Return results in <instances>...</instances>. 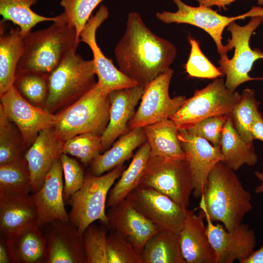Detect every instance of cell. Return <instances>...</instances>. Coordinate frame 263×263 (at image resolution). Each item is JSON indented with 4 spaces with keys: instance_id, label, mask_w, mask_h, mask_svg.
<instances>
[{
    "instance_id": "cell-1",
    "label": "cell",
    "mask_w": 263,
    "mask_h": 263,
    "mask_svg": "<svg viewBox=\"0 0 263 263\" xmlns=\"http://www.w3.org/2000/svg\"><path fill=\"white\" fill-rule=\"evenodd\" d=\"M119 69L145 86L170 69L176 49L154 34L136 12L129 14L124 34L114 49Z\"/></svg>"
},
{
    "instance_id": "cell-2",
    "label": "cell",
    "mask_w": 263,
    "mask_h": 263,
    "mask_svg": "<svg viewBox=\"0 0 263 263\" xmlns=\"http://www.w3.org/2000/svg\"><path fill=\"white\" fill-rule=\"evenodd\" d=\"M251 199L235 171L221 161L208 175L199 207L212 222H220L231 231L242 223L252 208Z\"/></svg>"
},
{
    "instance_id": "cell-3",
    "label": "cell",
    "mask_w": 263,
    "mask_h": 263,
    "mask_svg": "<svg viewBox=\"0 0 263 263\" xmlns=\"http://www.w3.org/2000/svg\"><path fill=\"white\" fill-rule=\"evenodd\" d=\"M79 42L75 28L65 18L46 28L31 31L23 37V51L16 72L34 71L50 74L71 51L76 50Z\"/></svg>"
},
{
    "instance_id": "cell-4",
    "label": "cell",
    "mask_w": 263,
    "mask_h": 263,
    "mask_svg": "<svg viewBox=\"0 0 263 263\" xmlns=\"http://www.w3.org/2000/svg\"><path fill=\"white\" fill-rule=\"evenodd\" d=\"M110 105L109 93L96 84L57 114L53 129L55 138L64 143L83 133L102 136L109 122Z\"/></svg>"
},
{
    "instance_id": "cell-5",
    "label": "cell",
    "mask_w": 263,
    "mask_h": 263,
    "mask_svg": "<svg viewBox=\"0 0 263 263\" xmlns=\"http://www.w3.org/2000/svg\"><path fill=\"white\" fill-rule=\"evenodd\" d=\"M95 75L93 59H84L76 51H71L49 74L48 93L43 109L53 113L73 103L96 84Z\"/></svg>"
},
{
    "instance_id": "cell-6",
    "label": "cell",
    "mask_w": 263,
    "mask_h": 263,
    "mask_svg": "<svg viewBox=\"0 0 263 263\" xmlns=\"http://www.w3.org/2000/svg\"><path fill=\"white\" fill-rule=\"evenodd\" d=\"M124 170L122 164L105 174L87 175L81 188L68 201L71 206L69 221L81 234L95 221L108 225L106 207L108 194Z\"/></svg>"
},
{
    "instance_id": "cell-7",
    "label": "cell",
    "mask_w": 263,
    "mask_h": 263,
    "mask_svg": "<svg viewBox=\"0 0 263 263\" xmlns=\"http://www.w3.org/2000/svg\"><path fill=\"white\" fill-rule=\"evenodd\" d=\"M240 97L238 92L225 87L222 77H218L203 89L196 90L169 119L178 130L188 129L205 119L230 114Z\"/></svg>"
},
{
    "instance_id": "cell-8",
    "label": "cell",
    "mask_w": 263,
    "mask_h": 263,
    "mask_svg": "<svg viewBox=\"0 0 263 263\" xmlns=\"http://www.w3.org/2000/svg\"><path fill=\"white\" fill-rule=\"evenodd\" d=\"M177 7L175 12H157L156 17L166 23H186L204 30L213 39L220 56L218 61L222 66L228 61L227 53L229 50L222 43V34L229 23L237 19H244L246 17L263 16V8L253 6L248 12L236 17H226L220 15L209 7L199 5L193 7L185 3L182 0H173Z\"/></svg>"
},
{
    "instance_id": "cell-9",
    "label": "cell",
    "mask_w": 263,
    "mask_h": 263,
    "mask_svg": "<svg viewBox=\"0 0 263 263\" xmlns=\"http://www.w3.org/2000/svg\"><path fill=\"white\" fill-rule=\"evenodd\" d=\"M138 185L151 187L188 209L192 187L186 159L150 157Z\"/></svg>"
},
{
    "instance_id": "cell-10",
    "label": "cell",
    "mask_w": 263,
    "mask_h": 263,
    "mask_svg": "<svg viewBox=\"0 0 263 263\" xmlns=\"http://www.w3.org/2000/svg\"><path fill=\"white\" fill-rule=\"evenodd\" d=\"M263 21V16L251 17L250 20L245 25L240 26L234 21L227 26V30L231 34L226 46L229 51L234 48L233 57L229 59L219 69L225 76V87L231 91L244 82L254 80H263V77L253 78L249 75L254 62L263 58V52L258 49H252L249 40L253 32Z\"/></svg>"
},
{
    "instance_id": "cell-11",
    "label": "cell",
    "mask_w": 263,
    "mask_h": 263,
    "mask_svg": "<svg viewBox=\"0 0 263 263\" xmlns=\"http://www.w3.org/2000/svg\"><path fill=\"white\" fill-rule=\"evenodd\" d=\"M173 74L170 68L145 86L139 106L129 123L130 130L168 119L182 106L185 96L171 98L169 94Z\"/></svg>"
},
{
    "instance_id": "cell-12",
    "label": "cell",
    "mask_w": 263,
    "mask_h": 263,
    "mask_svg": "<svg viewBox=\"0 0 263 263\" xmlns=\"http://www.w3.org/2000/svg\"><path fill=\"white\" fill-rule=\"evenodd\" d=\"M126 199L160 230L180 233L188 209L168 196L151 187L138 185Z\"/></svg>"
},
{
    "instance_id": "cell-13",
    "label": "cell",
    "mask_w": 263,
    "mask_h": 263,
    "mask_svg": "<svg viewBox=\"0 0 263 263\" xmlns=\"http://www.w3.org/2000/svg\"><path fill=\"white\" fill-rule=\"evenodd\" d=\"M0 108L19 130L27 147L40 131L53 129L57 118V114L31 104L13 86L0 96Z\"/></svg>"
},
{
    "instance_id": "cell-14",
    "label": "cell",
    "mask_w": 263,
    "mask_h": 263,
    "mask_svg": "<svg viewBox=\"0 0 263 263\" xmlns=\"http://www.w3.org/2000/svg\"><path fill=\"white\" fill-rule=\"evenodd\" d=\"M178 137L189 170L192 195L195 198H200L210 171L218 162L224 160L221 149L187 130H178Z\"/></svg>"
},
{
    "instance_id": "cell-15",
    "label": "cell",
    "mask_w": 263,
    "mask_h": 263,
    "mask_svg": "<svg viewBox=\"0 0 263 263\" xmlns=\"http://www.w3.org/2000/svg\"><path fill=\"white\" fill-rule=\"evenodd\" d=\"M204 216L207 223L208 239L215 253L216 263H232L236 260L242 263L254 252L256 237L254 230L248 225L242 223L228 231L219 224L214 225L207 215Z\"/></svg>"
},
{
    "instance_id": "cell-16",
    "label": "cell",
    "mask_w": 263,
    "mask_h": 263,
    "mask_svg": "<svg viewBox=\"0 0 263 263\" xmlns=\"http://www.w3.org/2000/svg\"><path fill=\"white\" fill-rule=\"evenodd\" d=\"M63 169L60 159L48 172L41 188L31 195L37 207V225L41 228L57 221L69 222L64 205Z\"/></svg>"
},
{
    "instance_id": "cell-17",
    "label": "cell",
    "mask_w": 263,
    "mask_h": 263,
    "mask_svg": "<svg viewBox=\"0 0 263 263\" xmlns=\"http://www.w3.org/2000/svg\"><path fill=\"white\" fill-rule=\"evenodd\" d=\"M108 226L125 236L140 257L148 240L160 230L137 211L126 199L110 207Z\"/></svg>"
},
{
    "instance_id": "cell-18",
    "label": "cell",
    "mask_w": 263,
    "mask_h": 263,
    "mask_svg": "<svg viewBox=\"0 0 263 263\" xmlns=\"http://www.w3.org/2000/svg\"><path fill=\"white\" fill-rule=\"evenodd\" d=\"M45 238L47 263H87L83 235L69 222L50 224Z\"/></svg>"
},
{
    "instance_id": "cell-19",
    "label": "cell",
    "mask_w": 263,
    "mask_h": 263,
    "mask_svg": "<svg viewBox=\"0 0 263 263\" xmlns=\"http://www.w3.org/2000/svg\"><path fill=\"white\" fill-rule=\"evenodd\" d=\"M144 88L138 85L109 94L111 104L109 122L101 136L103 151L108 150L117 138L130 131L128 125L135 113V107L141 99Z\"/></svg>"
},
{
    "instance_id": "cell-20",
    "label": "cell",
    "mask_w": 263,
    "mask_h": 263,
    "mask_svg": "<svg viewBox=\"0 0 263 263\" xmlns=\"http://www.w3.org/2000/svg\"><path fill=\"white\" fill-rule=\"evenodd\" d=\"M205 217L188 209L179 233L180 246L186 263H216L215 251L210 243Z\"/></svg>"
},
{
    "instance_id": "cell-21",
    "label": "cell",
    "mask_w": 263,
    "mask_h": 263,
    "mask_svg": "<svg viewBox=\"0 0 263 263\" xmlns=\"http://www.w3.org/2000/svg\"><path fill=\"white\" fill-rule=\"evenodd\" d=\"M63 142L55 138L53 129L39 132L26 151L25 158L30 173L31 191L35 193L42 186L54 162L63 153Z\"/></svg>"
},
{
    "instance_id": "cell-22",
    "label": "cell",
    "mask_w": 263,
    "mask_h": 263,
    "mask_svg": "<svg viewBox=\"0 0 263 263\" xmlns=\"http://www.w3.org/2000/svg\"><path fill=\"white\" fill-rule=\"evenodd\" d=\"M37 209L31 196L0 194V237L10 238L37 225Z\"/></svg>"
},
{
    "instance_id": "cell-23",
    "label": "cell",
    "mask_w": 263,
    "mask_h": 263,
    "mask_svg": "<svg viewBox=\"0 0 263 263\" xmlns=\"http://www.w3.org/2000/svg\"><path fill=\"white\" fill-rule=\"evenodd\" d=\"M0 24V96L13 86L18 63L23 51V37L17 26Z\"/></svg>"
},
{
    "instance_id": "cell-24",
    "label": "cell",
    "mask_w": 263,
    "mask_h": 263,
    "mask_svg": "<svg viewBox=\"0 0 263 263\" xmlns=\"http://www.w3.org/2000/svg\"><path fill=\"white\" fill-rule=\"evenodd\" d=\"M37 225L29 227L3 240L8 248L11 262L19 263H46L47 242Z\"/></svg>"
},
{
    "instance_id": "cell-25",
    "label": "cell",
    "mask_w": 263,
    "mask_h": 263,
    "mask_svg": "<svg viewBox=\"0 0 263 263\" xmlns=\"http://www.w3.org/2000/svg\"><path fill=\"white\" fill-rule=\"evenodd\" d=\"M119 138L112 147L93 160L92 174L101 175L123 164L133 156L135 149L147 141L143 127L131 130Z\"/></svg>"
},
{
    "instance_id": "cell-26",
    "label": "cell",
    "mask_w": 263,
    "mask_h": 263,
    "mask_svg": "<svg viewBox=\"0 0 263 263\" xmlns=\"http://www.w3.org/2000/svg\"><path fill=\"white\" fill-rule=\"evenodd\" d=\"M150 148V157L186 159L178 137V129L169 119L143 127Z\"/></svg>"
},
{
    "instance_id": "cell-27",
    "label": "cell",
    "mask_w": 263,
    "mask_h": 263,
    "mask_svg": "<svg viewBox=\"0 0 263 263\" xmlns=\"http://www.w3.org/2000/svg\"><path fill=\"white\" fill-rule=\"evenodd\" d=\"M220 149L223 162L235 171L244 165L254 166L258 162L253 143L249 144L241 137L233 125L230 114L223 129Z\"/></svg>"
},
{
    "instance_id": "cell-28",
    "label": "cell",
    "mask_w": 263,
    "mask_h": 263,
    "mask_svg": "<svg viewBox=\"0 0 263 263\" xmlns=\"http://www.w3.org/2000/svg\"><path fill=\"white\" fill-rule=\"evenodd\" d=\"M150 156V146L146 141L139 147L128 168L123 170L118 181L111 188L107 207H111L121 202L138 186Z\"/></svg>"
},
{
    "instance_id": "cell-29",
    "label": "cell",
    "mask_w": 263,
    "mask_h": 263,
    "mask_svg": "<svg viewBox=\"0 0 263 263\" xmlns=\"http://www.w3.org/2000/svg\"><path fill=\"white\" fill-rule=\"evenodd\" d=\"M140 258L142 263H186L180 249L179 233L158 231L145 244Z\"/></svg>"
},
{
    "instance_id": "cell-30",
    "label": "cell",
    "mask_w": 263,
    "mask_h": 263,
    "mask_svg": "<svg viewBox=\"0 0 263 263\" xmlns=\"http://www.w3.org/2000/svg\"><path fill=\"white\" fill-rule=\"evenodd\" d=\"M38 0H0V15L1 21H9L17 25L24 37L32 29L40 22L51 21L55 22L64 18L62 13L54 17L40 15L31 9V6Z\"/></svg>"
},
{
    "instance_id": "cell-31",
    "label": "cell",
    "mask_w": 263,
    "mask_h": 263,
    "mask_svg": "<svg viewBox=\"0 0 263 263\" xmlns=\"http://www.w3.org/2000/svg\"><path fill=\"white\" fill-rule=\"evenodd\" d=\"M93 54L97 85L106 93L132 88L137 83L116 68L112 60L106 57L98 46L96 39L88 45Z\"/></svg>"
},
{
    "instance_id": "cell-32",
    "label": "cell",
    "mask_w": 263,
    "mask_h": 263,
    "mask_svg": "<svg viewBox=\"0 0 263 263\" xmlns=\"http://www.w3.org/2000/svg\"><path fill=\"white\" fill-rule=\"evenodd\" d=\"M31 191L30 173L25 159L0 165V194L26 195Z\"/></svg>"
},
{
    "instance_id": "cell-33",
    "label": "cell",
    "mask_w": 263,
    "mask_h": 263,
    "mask_svg": "<svg viewBox=\"0 0 263 263\" xmlns=\"http://www.w3.org/2000/svg\"><path fill=\"white\" fill-rule=\"evenodd\" d=\"M260 103L254 90L246 88L230 113L233 125L241 137L249 144L253 143L252 126Z\"/></svg>"
},
{
    "instance_id": "cell-34",
    "label": "cell",
    "mask_w": 263,
    "mask_h": 263,
    "mask_svg": "<svg viewBox=\"0 0 263 263\" xmlns=\"http://www.w3.org/2000/svg\"><path fill=\"white\" fill-rule=\"evenodd\" d=\"M0 108V165L25 159V146L18 128Z\"/></svg>"
},
{
    "instance_id": "cell-35",
    "label": "cell",
    "mask_w": 263,
    "mask_h": 263,
    "mask_svg": "<svg viewBox=\"0 0 263 263\" xmlns=\"http://www.w3.org/2000/svg\"><path fill=\"white\" fill-rule=\"evenodd\" d=\"M49 76L38 71L17 72L13 86L29 102L44 106L48 93Z\"/></svg>"
},
{
    "instance_id": "cell-36",
    "label": "cell",
    "mask_w": 263,
    "mask_h": 263,
    "mask_svg": "<svg viewBox=\"0 0 263 263\" xmlns=\"http://www.w3.org/2000/svg\"><path fill=\"white\" fill-rule=\"evenodd\" d=\"M103 151L101 136L93 133L77 135L63 143V153L75 156L85 165Z\"/></svg>"
},
{
    "instance_id": "cell-37",
    "label": "cell",
    "mask_w": 263,
    "mask_h": 263,
    "mask_svg": "<svg viewBox=\"0 0 263 263\" xmlns=\"http://www.w3.org/2000/svg\"><path fill=\"white\" fill-rule=\"evenodd\" d=\"M103 0H60L62 13L65 21L76 30L78 39L91 15L96 7Z\"/></svg>"
},
{
    "instance_id": "cell-38",
    "label": "cell",
    "mask_w": 263,
    "mask_h": 263,
    "mask_svg": "<svg viewBox=\"0 0 263 263\" xmlns=\"http://www.w3.org/2000/svg\"><path fill=\"white\" fill-rule=\"evenodd\" d=\"M106 228L91 224L83 233L87 263H108Z\"/></svg>"
},
{
    "instance_id": "cell-39",
    "label": "cell",
    "mask_w": 263,
    "mask_h": 263,
    "mask_svg": "<svg viewBox=\"0 0 263 263\" xmlns=\"http://www.w3.org/2000/svg\"><path fill=\"white\" fill-rule=\"evenodd\" d=\"M190 52L185 65L186 72L191 77L203 78H217L224 76L201 51L199 42L191 36L188 38Z\"/></svg>"
},
{
    "instance_id": "cell-40",
    "label": "cell",
    "mask_w": 263,
    "mask_h": 263,
    "mask_svg": "<svg viewBox=\"0 0 263 263\" xmlns=\"http://www.w3.org/2000/svg\"><path fill=\"white\" fill-rule=\"evenodd\" d=\"M107 254L108 263H142L132 244L116 231L107 236Z\"/></svg>"
},
{
    "instance_id": "cell-41",
    "label": "cell",
    "mask_w": 263,
    "mask_h": 263,
    "mask_svg": "<svg viewBox=\"0 0 263 263\" xmlns=\"http://www.w3.org/2000/svg\"><path fill=\"white\" fill-rule=\"evenodd\" d=\"M60 160L64 178L63 198L64 201H68L81 188L85 176L82 167L75 159L62 153Z\"/></svg>"
},
{
    "instance_id": "cell-42",
    "label": "cell",
    "mask_w": 263,
    "mask_h": 263,
    "mask_svg": "<svg viewBox=\"0 0 263 263\" xmlns=\"http://www.w3.org/2000/svg\"><path fill=\"white\" fill-rule=\"evenodd\" d=\"M230 114L205 119L187 130L189 133L208 141L214 147L220 148L222 132Z\"/></svg>"
},
{
    "instance_id": "cell-43",
    "label": "cell",
    "mask_w": 263,
    "mask_h": 263,
    "mask_svg": "<svg viewBox=\"0 0 263 263\" xmlns=\"http://www.w3.org/2000/svg\"><path fill=\"white\" fill-rule=\"evenodd\" d=\"M109 12L107 6L101 5L96 14L90 18L81 32L79 41L88 44L96 39V31L108 17Z\"/></svg>"
},
{
    "instance_id": "cell-44",
    "label": "cell",
    "mask_w": 263,
    "mask_h": 263,
    "mask_svg": "<svg viewBox=\"0 0 263 263\" xmlns=\"http://www.w3.org/2000/svg\"><path fill=\"white\" fill-rule=\"evenodd\" d=\"M251 130L254 140L263 141V118L259 111L255 115Z\"/></svg>"
},
{
    "instance_id": "cell-45",
    "label": "cell",
    "mask_w": 263,
    "mask_h": 263,
    "mask_svg": "<svg viewBox=\"0 0 263 263\" xmlns=\"http://www.w3.org/2000/svg\"><path fill=\"white\" fill-rule=\"evenodd\" d=\"M199 5H203L210 7L212 6H216L220 8L225 10L226 6L229 5L235 0H196ZM260 5H263V0H257Z\"/></svg>"
},
{
    "instance_id": "cell-46",
    "label": "cell",
    "mask_w": 263,
    "mask_h": 263,
    "mask_svg": "<svg viewBox=\"0 0 263 263\" xmlns=\"http://www.w3.org/2000/svg\"><path fill=\"white\" fill-rule=\"evenodd\" d=\"M242 263H263V244L257 250H255Z\"/></svg>"
},
{
    "instance_id": "cell-47",
    "label": "cell",
    "mask_w": 263,
    "mask_h": 263,
    "mask_svg": "<svg viewBox=\"0 0 263 263\" xmlns=\"http://www.w3.org/2000/svg\"><path fill=\"white\" fill-rule=\"evenodd\" d=\"M11 263L8 248L3 240L0 243V263Z\"/></svg>"
},
{
    "instance_id": "cell-48",
    "label": "cell",
    "mask_w": 263,
    "mask_h": 263,
    "mask_svg": "<svg viewBox=\"0 0 263 263\" xmlns=\"http://www.w3.org/2000/svg\"><path fill=\"white\" fill-rule=\"evenodd\" d=\"M254 174L261 182L260 184L256 188L255 192L257 194L263 193V172L256 170Z\"/></svg>"
}]
</instances>
